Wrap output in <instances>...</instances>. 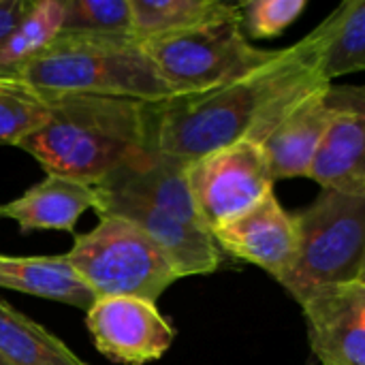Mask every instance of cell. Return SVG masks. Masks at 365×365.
<instances>
[{"mask_svg": "<svg viewBox=\"0 0 365 365\" xmlns=\"http://www.w3.org/2000/svg\"><path fill=\"white\" fill-rule=\"evenodd\" d=\"M62 34L135 38L130 0H62Z\"/></svg>", "mask_w": 365, "mask_h": 365, "instance_id": "44dd1931", "label": "cell"}, {"mask_svg": "<svg viewBox=\"0 0 365 365\" xmlns=\"http://www.w3.org/2000/svg\"><path fill=\"white\" fill-rule=\"evenodd\" d=\"M94 190H96L94 212L98 214V218L118 216L139 227L163 248V252L169 257L180 278L207 276L220 267L222 250L218 248L214 235L205 227L186 222L156 205H150L128 195L107 192L96 186Z\"/></svg>", "mask_w": 365, "mask_h": 365, "instance_id": "9c48e42d", "label": "cell"}, {"mask_svg": "<svg viewBox=\"0 0 365 365\" xmlns=\"http://www.w3.org/2000/svg\"><path fill=\"white\" fill-rule=\"evenodd\" d=\"M334 120L310 169L321 188L365 197V86L331 83Z\"/></svg>", "mask_w": 365, "mask_h": 365, "instance_id": "7c38bea8", "label": "cell"}, {"mask_svg": "<svg viewBox=\"0 0 365 365\" xmlns=\"http://www.w3.org/2000/svg\"><path fill=\"white\" fill-rule=\"evenodd\" d=\"M317 30L321 34V73L329 83L365 73V0L342 2Z\"/></svg>", "mask_w": 365, "mask_h": 365, "instance_id": "ac0fdd59", "label": "cell"}, {"mask_svg": "<svg viewBox=\"0 0 365 365\" xmlns=\"http://www.w3.org/2000/svg\"><path fill=\"white\" fill-rule=\"evenodd\" d=\"M357 280L365 282V259H364V265H361V272H359V278H357Z\"/></svg>", "mask_w": 365, "mask_h": 365, "instance_id": "d4e9b609", "label": "cell"}, {"mask_svg": "<svg viewBox=\"0 0 365 365\" xmlns=\"http://www.w3.org/2000/svg\"><path fill=\"white\" fill-rule=\"evenodd\" d=\"M0 92L32 96L92 94L143 103L175 96L135 38L62 32L24 66L0 75Z\"/></svg>", "mask_w": 365, "mask_h": 365, "instance_id": "3957f363", "label": "cell"}, {"mask_svg": "<svg viewBox=\"0 0 365 365\" xmlns=\"http://www.w3.org/2000/svg\"><path fill=\"white\" fill-rule=\"evenodd\" d=\"M212 235L222 252L265 269L278 282L289 276L297 259L299 231L295 216L278 203L274 192Z\"/></svg>", "mask_w": 365, "mask_h": 365, "instance_id": "8fae6325", "label": "cell"}, {"mask_svg": "<svg viewBox=\"0 0 365 365\" xmlns=\"http://www.w3.org/2000/svg\"><path fill=\"white\" fill-rule=\"evenodd\" d=\"M323 86L329 81L321 73V34L314 28L231 86L154 103L152 145L192 163L244 139L263 143L293 105Z\"/></svg>", "mask_w": 365, "mask_h": 365, "instance_id": "6da1fadb", "label": "cell"}, {"mask_svg": "<svg viewBox=\"0 0 365 365\" xmlns=\"http://www.w3.org/2000/svg\"><path fill=\"white\" fill-rule=\"evenodd\" d=\"M310 365H312V364H310Z\"/></svg>", "mask_w": 365, "mask_h": 365, "instance_id": "4316f807", "label": "cell"}, {"mask_svg": "<svg viewBox=\"0 0 365 365\" xmlns=\"http://www.w3.org/2000/svg\"><path fill=\"white\" fill-rule=\"evenodd\" d=\"M51 96L0 92V145H19L49 113Z\"/></svg>", "mask_w": 365, "mask_h": 365, "instance_id": "603a6c76", "label": "cell"}, {"mask_svg": "<svg viewBox=\"0 0 365 365\" xmlns=\"http://www.w3.org/2000/svg\"><path fill=\"white\" fill-rule=\"evenodd\" d=\"M34 0H0V47L21 24Z\"/></svg>", "mask_w": 365, "mask_h": 365, "instance_id": "cb8c5ba5", "label": "cell"}, {"mask_svg": "<svg viewBox=\"0 0 365 365\" xmlns=\"http://www.w3.org/2000/svg\"><path fill=\"white\" fill-rule=\"evenodd\" d=\"M64 259L96 299L137 297L156 304L180 280L163 248L139 227L118 216H101L92 231L75 237Z\"/></svg>", "mask_w": 365, "mask_h": 365, "instance_id": "5b68a950", "label": "cell"}, {"mask_svg": "<svg viewBox=\"0 0 365 365\" xmlns=\"http://www.w3.org/2000/svg\"><path fill=\"white\" fill-rule=\"evenodd\" d=\"M308 0H250L237 4L240 28L250 38H274L295 24L306 11Z\"/></svg>", "mask_w": 365, "mask_h": 365, "instance_id": "7402d4cb", "label": "cell"}, {"mask_svg": "<svg viewBox=\"0 0 365 365\" xmlns=\"http://www.w3.org/2000/svg\"><path fill=\"white\" fill-rule=\"evenodd\" d=\"M334 120L331 83L323 86L293 105L261 143L274 180L310 178L314 158Z\"/></svg>", "mask_w": 365, "mask_h": 365, "instance_id": "5bb4252c", "label": "cell"}, {"mask_svg": "<svg viewBox=\"0 0 365 365\" xmlns=\"http://www.w3.org/2000/svg\"><path fill=\"white\" fill-rule=\"evenodd\" d=\"M274 184L263 145L248 139L188 165V188L197 214L210 233L269 197Z\"/></svg>", "mask_w": 365, "mask_h": 365, "instance_id": "52a82bcc", "label": "cell"}, {"mask_svg": "<svg viewBox=\"0 0 365 365\" xmlns=\"http://www.w3.org/2000/svg\"><path fill=\"white\" fill-rule=\"evenodd\" d=\"M0 289L90 310L94 291L64 257H0Z\"/></svg>", "mask_w": 365, "mask_h": 365, "instance_id": "2e32d148", "label": "cell"}, {"mask_svg": "<svg viewBox=\"0 0 365 365\" xmlns=\"http://www.w3.org/2000/svg\"><path fill=\"white\" fill-rule=\"evenodd\" d=\"M47 173L96 186L152 148V103L92 94L51 96L45 122L17 145Z\"/></svg>", "mask_w": 365, "mask_h": 365, "instance_id": "7a4b0ae2", "label": "cell"}, {"mask_svg": "<svg viewBox=\"0 0 365 365\" xmlns=\"http://www.w3.org/2000/svg\"><path fill=\"white\" fill-rule=\"evenodd\" d=\"M86 327L101 355L122 365L158 361L173 344L175 329L154 302L101 297L86 312Z\"/></svg>", "mask_w": 365, "mask_h": 365, "instance_id": "ba28073f", "label": "cell"}, {"mask_svg": "<svg viewBox=\"0 0 365 365\" xmlns=\"http://www.w3.org/2000/svg\"><path fill=\"white\" fill-rule=\"evenodd\" d=\"M141 47L175 96L231 86L269 64L280 51L255 47L244 36L240 17L152 38Z\"/></svg>", "mask_w": 365, "mask_h": 365, "instance_id": "8992f818", "label": "cell"}, {"mask_svg": "<svg viewBox=\"0 0 365 365\" xmlns=\"http://www.w3.org/2000/svg\"><path fill=\"white\" fill-rule=\"evenodd\" d=\"M0 365H11V364H6V361H4V359H0Z\"/></svg>", "mask_w": 365, "mask_h": 365, "instance_id": "484cf974", "label": "cell"}, {"mask_svg": "<svg viewBox=\"0 0 365 365\" xmlns=\"http://www.w3.org/2000/svg\"><path fill=\"white\" fill-rule=\"evenodd\" d=\"M299 306L319 364L365 365V282L319 289Z\"/></svg>", "mask_w": 365, "mask_h": 365, "instance_id": "30bf717a", "label": "cell"}, {"mask_svg": "<svg viewBox=\"0 0 365 365\" xmlns=\"http://www.w3.org/2000/svg\"><path fill=\"white\" fill-rule=\"evenodd\" d=\"M130 13L133 36L139 45L152 38L240 17L237 4L220 0H130Z\"/></svg>", "mask_w": 365, "mask_h": 365, "instance_id": "e0dca14e", "label": "cell"}, {"mask_svg": "<svg viewBox=\"0 0 365 365\" xmlns=\"http://www.w3.org/2000/svg\"><path fill=\"white\" fill-rule=\"evenodd\" d=\"M295 222L297 259L280 284L297 304L319 289L359 278L365 259V197L321 188Z\"/></svg>", "mask_w": 365, "mask_h": 365, "instance_id": "277c9868", "label": "cell"}, {"mask_svg": "<svg viewBox=\"0 0 365 365\" xmlns=\"http://www.w3.org/2000/svg\"><path fill=\"white\" fill-rule=\"evenodd\" d=\"M62 0H36L0 47V75H9L41 53L62 28Z\"/></svg>", "mask_w": 365, "mask_h": 365, "instance_id": "ffe728a7", "label": "cell"}, {"mask_svg": "<svg viewBox=\"0 0 365 365\" xmlns=\"http://www.w3.org/2000/svg\"><path fill=\"white\" fill-rule=\"evenodd\" d=\"M0 359L11 365H88L60 338L0 299Z\"/></svg>", "mask_w": 365, "mask_h": 365, "instance_id": "d6986e66", "label": "cell"}, {"mask_svg": "<svg viewBox=\"0 0 365 365\" xmlns=\"http://www.w3.org/2000/svg\"><path fill=\"white\" fill-rule=\"evenodd\" d=\"M94 186L47 173L21 197L0 205V220L17 222L21 233L30 231H73L81 214L94 210Z\"/></svg>", "mask_w": 365, "mask_h": 365, "instance_id": "9a60e30c", "label": "cell"}, {"mask_svg": "<svg viewBox=\"0 0 365 365\" xmlns=\"http://www.w3.org/2000/svg\"><path fill=\"white\" fill-rule=\"evenodd\" d=\"M188 165L190 163L184 158L163 154L156 148H145L115 167L96 184V188L141 199L186 222L205 227L188 188Z\"/></svg>", "mask_w": 365, "mask_h": 365, "instance_id": "4fadbf2b", "label": "cell"}]
</instances>
